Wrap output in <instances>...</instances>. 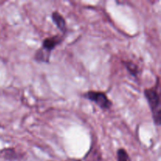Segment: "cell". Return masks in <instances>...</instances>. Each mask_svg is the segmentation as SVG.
I'll return each instance as SVG.
<instances>
[{"label":"cell","instance_id":"1","mask_svg":"<svg viewBox=\"0 0 161 161\" xmlns=\"http://www.w3.org/2000/svg\"><path fill=\"white\" fill-rule=\"evenodd\" d=\"M159 78H157V83L156 86L151 88H146L144 90V95L148 102L149 108L152 113L153 119L154 124L157 127L160 126L161 119V106H160V95L159 92Z\"/></svg>","mask_w":161,"mask_h":161},{"label":"cell","instance_id":"3","mask_svg":"<svg viewBox=\"0 0 161 161\" xmlns=\"http://www.w3.org/2000/svg\"><path fill=\"white\" fill-rule=\"evenodd\" d=\"M64 36H61V35H56V36H51V37H47L43 39L42 47L40 48L51 54L52 50H54L58 45H60L64 40Z\"/></svg>","mask_w":161,"mask_h":161},{"label":"cell","instance_id":"7","mask_svg":"<svg viewBox=\"0 0 161 161\" xmlns=\"http://www.w3.org/2000/svg\"><path fill=\"white\" fill-rule=\"evenodd\" d=\"M3 153V157L4 158L7 159V160H16L17 159V153H16V151L14 149H6L2 150V152Z\"/></svg>","mask_w":161,"mask_h":161},{"label":"cell","instance_id":"6","mask_svg":"<svg viewBox=\"0 0 161 161\" xmlns=\"http://www.w3.org/2000/svg\"><path fill=\"white\" fill-rule=\"evenodd\" d=\"M116 157H117V161H131L128 153L125 149H119L116 152Z\"/></svg>","mask_w":161,"mask_h":161},{"label":"cell","instance_id":"4","mask_svg":"<svg viewBox=\"0 0 161 161\" xmlns=\"http://www.w3.org/2000/svg\"><path fill=\"white\" fill-rule=\"evenodd\" d=\"M51 17L52 20L55 24L57 28L61 31L63 36H65L66 33H67V25H66V20L64 17L58 11H53L52 13Z\"/></svg>","mask_w":161,"mask_h":161},{"label":"cell","instance_id":"2","mask_svg":"<svg viewBox=\"0 0 161 161\" xmlns=\"http://www.w3.org/2000/svg\"><path fill=\"white\" fill-rule=\"evenodd\" d=\"M83 97L95 103L102 110H108L113 106L112 101L109 100L105 93L102 91H89L84 93Z\"/></svg>","mask_w":161,"mask_h":161},{"label":"cell","instance_id":"5","mask_svg":"<svg viewBox=\"0 0 161 161\" xmlns=\"http://www.w3.org/2000/svg\"><path fill=\"white\" fill-rule=\"evenodd\" d=\"M123 64L125 66V68L127 69V72L130 74L131 75L135 77H138V74H139V69H138V66L137 64H135V63H133L132 61H123Z\"/></svg>","mask_w":161,"mask_h":161}]
</instances>
